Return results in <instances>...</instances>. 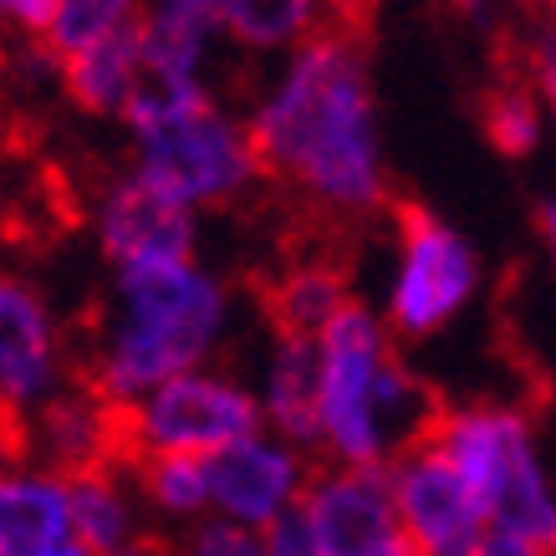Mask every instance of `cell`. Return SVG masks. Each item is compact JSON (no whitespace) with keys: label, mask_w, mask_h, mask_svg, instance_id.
I'll list each match as a JSON object with an SVG mask.
<instances>
[{"label":"cell","mask_w":556,"mask_h":556,"mask_svg":"<svg viewBox=\"0 0 556 556\" xmlns=\"http://www.w3.org/2000/svg\"><path fill=\"white\" fill-rule=\"evenodd\" d=\"M200 11L240 47H296L317 26V0H200Z\"/></svg>","instance_id":"obj_18"},{"label":"cell","mask_w":556,"mask_h":556,"mask_svg":"<svg viewBox=\"0 0 556 556\" xmlns=\"http://www.w3.org/2000/svg\"><path fill=\"white\" fill-rule=\"evenodd\" d=\"M138 134V179L179 204H225L261 179L245 149V128L219 113L204 87H153L134 77L118 108Z\"/></svg>","instance_id":"obj_3"},{"label":"cell","mask_w":556,"mask_h":556,"mask_svg":"<svg viewBox=\"0 0 556 556\" xmlns=\"http://www.w3.org/2000/svg\"><path fill=\"white\" fill-rule=\"evenodd\" d=\"M372 556H419V552H414V546H408V541L399 536V541H388L383 552H372Z\"/></svg>","instance_id":"obj_26"},{"label":"cell","mask_w":556,"mask_h":556,"mask_svg":"<svg viewBox=\"0 0 556 556\" xmlns=\"http://www.w3.org/2000/svg\"><path fill=\"white\" fill-rule=\"evenodd\" d=\"M261 552L266 556H321L317 536H312V526H306L302 506L291 501L287 510H276L266 521V541H261Z\"/></svg>","instance_id":"obj_22"},{"label":"cell","mask_w":556,"mask_h":556,"mask_svg":"<svg viewBox=\"0 0 556 556\" xmlns=\"http://www.w3.org/2000/svg\"><path fill=\"white\" fill-rule=\"evenodd\" d=\"M62 495H67V521L83 552H123V541L134 536V510H128V495L118 485V470L98 465V470L67 475Z\"/></svg>","instance_id":"obj_17"},{"label":"cell","mask_w":556,"mask_h":556,"mask_svg":"<svg viewBox=\"0 0 556 556\" xmlns=\"http://www.w3.org/2000/svg\"><path fill=\"white\" fill-rule=\"evenodd\" d=\"M480 123L506 159H526L541 143V98L526 83H495L480 98Z\"/></svg>","instance_id":"obj_21"},{"label":"cell","mask_w":556,"mask_h":556,"mask_svg":"<svg viewBox=\"0 0 556 556\" xmlns=\"http://www.w3.org/2000/svg\"><path fill=\"white\" fill-rule=\"evenodd\" d=\"M225 327V291L194 261H138L118 276V317L77 388L98 404H138V393L179 378Z\"/></svg>","instance_id":"obj_2"},{"label":"cell","mask_w":556,"mask_h":556,"mask_svg":"<svg viewBox=\"0 0 556 556\" xmlns=\"http://www.w3.org/2000/svg\"><path fill=\"white\" fill-rule=\"evenodd\" d=\"M134 77H138L134 26H123V31L62 56V83H67L72 102L87 108V113H118L123 102H128V92H134Z\"/></svg>","instance_id":"obj_16"},{"label":"cell","mask_w":556,"mask_h":556,"mask_svg":"<svg viewBox=\"0 0 556 556\" xmlns=\"http://www.w3.org/2000/svg\"><path fill=\"white\" fill-rule=\"evenodd\" d=\"M455 5H459V11H465V16H475V21L485 16V0H455Z\"/></svg>","instance_id":"obj_27"},{"label":"cell","mask_w":556,"mask_h":556,"mask_svg":"<svg viewBox=\"0 0 556 556\" xmlns=\"http://www.w3.org/2000/svg\"><path fill=\"white\" fill-rule=\"evenodd\" d=\"M266 419L291 444H317V338H276L266 368Z\"/></svg>","instance_id":"obj_15"},{"label":"cell","mask_w":556,"mask_h":556,"mask_svg":"<svg viewBox=\"0 0 556 556\" xmlns=\"http://www.w3.org/2000/svg\"><path fill=\"white\" fill-rule=\"evenodd\" d=\"M113 556H153L149 546H138V552H113Z\"/></svg>","instance_id":"obj_28"},{"label":"cell","mask_w":556,"mask_h":556,"mask_svg":"<svg viewBox=\"0 0 556 556\" xmlns=\"http://www.w3.org/2000/svg\"><path fill=\"white\" fill-rule=\"evenodd\" d=\"M261 429V404L225 378H164L143 404H118V470L134 455H215Z\"/></svg>","instance_id":"obj_5"},{"label":"cell","mask_w":556,"mask_h":556,"mask_svg":"<svg viewBox=\"0 0 556 556\" xmlns=\"http://www.w3.org/2000/svg\"><path fill=\"white\" fill-rule=\"evenodd\" d=\"M368 36L348 26H312L281 83L245 123L255 174L321 204L332 219L383 210V149L372 123Z\"/></svg>","instance_id":"obj_1"},{"label":"cell","mask_w":556,"mask_h":556,"mask_svg":"<svg viewBox=\"0 0 556 556\" xmlns=\"http://www.w3.org/2000/svg\"><path fill=\"white\" fill-rule=\"evenodd\" d=\"M118 475H134L143 495L159 510H169V516H194V510L210 506L200 455H134Z\"/></svg>","instance_id":"obj_19"},{"label":"cell","mask_w":556,"mask_h":556,"mask_svg":"<svg viewBox=\"0 0 556 556\" xmlns=\"http://www.w3.org/2000/svg\"><path fill=\"white\" fill-rule=\"evenodd\" d=\"M470 556H546V546L521 541V536H506V531H490V536H480V546H475Z\"/></svg>","instance_id":"obj_25"},{"label":"cell","mask_w":556,"mask_h":556,"mask_svg":"<svg viewBox=\"0 0 556 556\" xmlns=\"http://www.w3.org/2000/svg\"><path fill=\"white\" fill-rule=\"evenodd\" d=\"M296 506H302L321 556H372V552H383L388 541L404 536L399 516H393L383 465L321 470Z\"/></svg>","instance_id":"obj_9"},{"label":"cell","mask_w":556,"mask_h":556,"mask_svg":"<svg viewBox=\"0 0 556 556\" xmlns=\"http://www.w3.org/2000/svg\"><path fill=\"white\" fill-rule=\"evenodd\" d=\"M138 5L143 0H56V16H51V31L41 36V51H47L51 62H62L72 51H83L92 41H102V36L134 26Z\"/></svg>","instance_id":"obj_20"},{"label":"cell","mask_w":556,"mask_h":556,"mask_svg":"<svg viewBox=\"0 0 556 556\" xmlns=\"http://www.w3.org/2000/svg\"><path fill=\"white\" fill-rule=\"evenodd\" d=\"M393 215H399L404 255H399V281H393L388 317H393V327L404 338H429V332H439L459 306L470 302L475 276H480L475 270V251L444 219H434L414 200H399Z\"/></svg>","instance_id":"obj_7"},{"label":"cell","mask_w":556,"mask_h":556,"mask_svg":"<svg viewBox=\"0 0 556 556\" xmlns=\"http://www.w3.org/2000/svg\"><path fill=\"white\" fill-rule=\"evenodd\" d=\"M62 388V348L41 291L0 266V408L31 414Z\"/></svg>","instance_id":"obj_10"},{"label":"cell","mask_w":556,"mask_h":556,"mask_svg":"<svg viewBox=\"0 0 556 556\" xmlns=\"http://www.w3.org/2000/svg\"><path fill=\"white\" fill-rule=\"evenodd\" d=\"M0 556H87L72 536L56 475L0 470Z\"/></svg>","instance_id":"obj_13"},{"label":"cell","mask_w":556,"mask_h":556,"mask_svg":"<svg viewBox=\"0 0 556 556\" xmlns=\"http://www.w3.org/2000/svg\"><path fill=\"white\" fill-rule=\"evenodd\" d=\"M16 21V31H26L31 41L51 31V16H56V0H0V21Z\"/></svg>","instance_id":"obj_24"},{"label":"cell","mask_w":556,"mask_h":556,"mask_svg":"<svg viewBox=\"0 0 556 556\" xmlns=\"http://www.w3.org/2000/svg\"><path fill=\"white\" fill-rule=\"evenodd\" d=\"M348 302V266L332 251H302L270 281H261V312L276 338H317Z\"/></svg>","instance_id":"obj_14"},{"label":"cell","mask_w":556,"mask_h":556,"mask_svg":"<svg viewBox=\"0 0 556 556\" xmlns=\"http://www.w3.org/2000/svg\"><path fill=\"white\" fill-rule=\"evenodd\" d=\"M383 470L399 531L419 556H470L480 546L485 521H480L465 480L450 470V459L434 444H419L408 455L388 459Z\"/></svg>","instance_id":"obj_8"},{"label":"cell","mask_w":556,"mask_h":556,"mask_svg":"<svg viewBox=\"0 0 556 556\" xmlns=\"http://www.w3.org/2000/svg\"><path fill=\"white\" fill-rule=\"evenodd\" d=\"M388 338L368 306L342 302L317 332V424L342 465H383L372 393Z\"/></svg>","instance_id":"obj_6"},{"label":"cell","mask_w":556,"mask_h":556,"mask_svg":"<svg viewBox=\"0 0 556 556\" xmlns=\"http://www.w3.org/2000/svg\"><path fill=\"white\" fill-rule=\"evenodd\" d=\"M102 251L118 266L138 261H189L194 251V215L189 204L169 200L149 179L128 174L102 204Z\"/></svg>","instance_id":"obj_12"},{"label":"cell","mask_w":556,"mask_h":556,"mask_svg":"<svg viewBox=\"0 0 556 556\" xmlns=\"http://www.w3.org/2000/svg\"><path fill=\"white\" fill-rule=\"evenodd\" d=\"M204 490L236 526H266L276 510H287L302 490V459L266 444V439H236L204 459Z\"/></svg>","instance_id":"obj_11"},{"label":"cell","mask_w":556,"mask_h":556,"mask_svg":"<svg viewBox=\"0 0 556 556\" xmlns=\"http://www.w3.org/2000/svg\"><path fill=\"white\" fill-rule=\"evenodd\" d=\"M185 556H266L261 552V536H251L245 526L236 521H210L189 536V552Z\"/></svg>","instance_id":"obj_23"},{"label":"cell","mask_w":556,"mask_h":556,"mask_svg":"<svg viewBox=\"0 0 556 556\" xmlns=\"http://www.w3.org/2000/svg\"><path fill=\"white\" fill-rule=\"evenodd\" d=\"M439 455L450 459V470L465 480L480 521H490L495 531L536 546H552L556 531V506L546 475L536 459V439L526 414L506 404H480V408H450L434 419L429 439Z\"/></svg>","instance_id":"obj_4"}]
</instances>
